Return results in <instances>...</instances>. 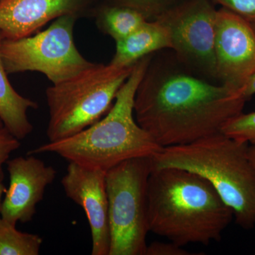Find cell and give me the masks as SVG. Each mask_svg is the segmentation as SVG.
<instances>
[{
    "label": "cell",
    "mask_w": 255,
    "mask_h": 255,
    "mask_svg": "<svg viewBox=\"0 0 255 255\" xmlns=\"http://www.w3.org/2000/svg\"><path fill=\"white\" fill-rule=\"evenodd\" d=\"M87 0H0V33L5 39L31 36L47 23L78 14Z\"/></svg>",
    "instance_id": "12"
},
{
    "label": "cell",
    "mask_w": 255,
    "mask_h": 255,
    "mask_svg": "<svg viewBox=\"0 0 255 255\" xmlns=\"http://www.w3.org/2000/svg\"><path fill=\"white\" fill-rule=\"evenodd\" d=\"M116 44L111 63L120 67L132 66L147 55L171 49L168 31L156 20L145 21L128 36L116 41Z\"/></svg>",
    "instance_id": "13"
},
{
    "label": "cell",
    "mask_w": 255,
    "mask_h": 255,
    "mask_svg": "<svg viewBox=\"0 0 255 255\" xmlns=\"http://www.w3.org/2000/svg\"><path fill=\"white\" fill-rule=\"evenodd\" d=\"M150 157L127 159L106 172L110 255H145L149 232L147 189Z\"/></svg>",
    "instance_id": "6"
},
{
    "label": "cell",
    "mask_w": 255,
    "mask_h": 255,
    "mask_svg": "<svg viewBox=\"0 0 255 255\" xmlns=\"http://www.w3.org/2000/svg\"><path fill=\"white\" fill-rule=\"evenodd\" d=\"M67 197L81 206L91 230L92 255H110L111 234L106 172L69 162L61 180Z\"/></svg>",
    "instance_id": "10"
},
{
    "label": "cell",
    "mask_w": 255,
    "mask_h": 255,
    "mask_svg": "<svg viewBox=\"0 0 255 255\" xmlns=\"http://www.w3.org/2000/svg\"><path fill=\"white\" fill-rule=\"evenodd\" d=\"M20 146V140L15 137L6 128H0V183H2L4 177L3 165L7 162L10 155L18 150Z\"/></svg>",
    "instance_id": "20"
},
{
    "label": "cell",
    "mask_w": 255,
    "mask_h": 255,
    "mask_svg": "<svg viewBox=\"0 0 255 255\" xmlns=\"http://www.w3.org/2000/svg\"><path fill=\"white\" fill-rule=\"evenodd\" d=\"M16 224L0 217V255H38L43 239L18 231Z\"/></svg>",
    "instance_id": "16"
},
{
    "label": "cell",
    "mask_w": 255,
    "mask_h": 255,
    "mask_svg": "<svg viewBox=\"0 0 255 255\" xmlns=\"http://www.w3.org/2000/svg\"><path fill=\"white\" fill-rule=\"evenodd\" d=\"M4 38L0 33V120L15 137L21 140L33 131L27 113L30 109L38 108V104L19 95L10 83L1 53Z\"/></svg>",
    "instance_id": "14"
},
{
    "label": "cell",
    "mask_w": 255,
    "mask_h": 255,
    "mask_svg": "<svg viewBox=\"0 0 255 255\" xmlns=\"http://www.w3.org/2000/svg\"><path fill=\"white\" fill-rule=\"evenodd\" d=\"M152 55L134 65L130 76L117 93L115 103L103 119L82 131L29 150L27 155L57 154L87 167L107 172L127 159L152 157L162 150L134 117V98Z\"/></svg>",
    "instance_id": "3"
},
{
    "label": "cell",
    "mask_w": 255,
    "mask_h": 255,
    "mask_svg": "<svg viewBox=\"0 0 255 255\" xmlns=\"http://www.w3.org/2000/svg\"><path fill=\"white\" fill-rule=\"evenodd\" d=\"M147 206L149 232L181 247L219 241L234 216L206 179L182 169H152Z\"/></svg>",
    "instance_id": "2"
},
{
    "label": "cell",
    "mask_w": 255,
    "mask_h": 255,
    "mask_svg": "<svg viewBox=\"0 0 255 255\" xmlns=\"http://www.w3.org/2000/svg\"><path fill=\"white\" fill-rule=\"evenodd\" d=\"M218 82L241 90L255 72V32L251 23L221 7L216 15Z\"/></svg>",
    "instance_id": "9"
},
{
    "label": "cell",
    "mask_w": 255,
    "mask_h": 255,
    "mask_svg": "<svg viewBox=\"0 0 255 255\" xmlns=\"http://www.w3.org/2000/svg\"><path fill=\"white\" fill-rule=\"evenodd\" d=\"M4 127V125H3L2 122L0 120V128Z\"/></svg>",
    "instance_id": "26"
},
{
    "label": "cell",
    "mask_w": 255,
    "mask_h": 255,
    "mask_svg": "<svg viewBox=\"0 0 255 255\" xmlns=\"http://www.w3.org/2000/svg\"><path fill=\"white\" fill-rule=\"evenodd\" d=\"M77 18L78 14L64 15L34 36L4 38L1 53L6 73L39 72L57 84L93 65L82 56L74 41Z\"/></svg>",
    "instance_id": "7"
},
{
    "label": "cell",
    "mask_w": 255,
    "mask_h": 255,
    "mask_svg": "<svg viewBox=\"0 0 255 255\" xmlns=\"http://www.w3.org/2000/svg\"><path fill=\"white\" fill-rule=\"evenodd\" d=\"M6 164L9 185L0 206L1 217L16 225L30 222L57 171L34 155L8 159Z\"/></svg>",
    "instance_id": "11"
},
{
    "label": "cell",
    "mask_w": 255,
    "mask_h": 255,
    "mask_svg": "<svg viewBox=\"0 0 255 255\" xmlns=\"http://www.w3.org/2000/svg\"><path fill=\"white\" fill-rule=\"evenodd\" d=\"M249 22L255 21V0H211Z\"/></svg>",
    "instance_id": "19"
},
{
    "label": "cell",
    "mask_w": 255,
    "mask_h": 255,
    "mask_svg": "<svg viewBox=\"0 0 255 255\" xmlns=\"http://www.w3.org/2000/svg\"><path fill=\"white\" fill-rule=\"evenodd\" d=\"M6 189L3 183H0V206H1V201H1V197H2L3 194H4Z\"/></svg>",
    "instance_id": "24"
},
{
    "label": "cell",
    "mask_w": 255,
    "mask_h": 255,
    "mask_svg": "<svg viewBox=\"0 0 255 255\" xmlns=\"http://www.w3.org/2000/svg\"><path fill=\"white\" fill-rule=\"evenodd\" d=\"M115 4L136 10L148 21H152L186 0H114Z\"/></svg>",
    "instance_id": "18"
},
{
    "label": "cell",
    "mask_w": 255,
    "mask_h": 255,
    "mask_svg": "<svg viewBox=\"0 0 255 255\" xmlns=\"http://www.w3.org/2000/svg\"><path fill=\"white\" fill-rule=\"evenodd\" d=\"M248 155H249L250 159L255 169V145H249Z\"/></svg>",
    "instance_id": "23"
},
{
    "label": "cell",
    "mask_w": 255,
    "mask_h": 255,
    "mask_svg": "<svg viewBox=\"0 0 255 255\" xmlns=\"http://www.w3.org/2000/svg\"><path fill=\"white\" fill-rule=\"evenodd\" d=\"M241 90L198 75L170 49L152 54L134 98V117L162 147L186 145L221 132L241 114Z\"/></svg>",
    "instance_id": "1"
},
{
    "label": "cell",
    "mask_w": 255,
    "mask_h": 255,
    "mask_svg": "<svg viewBox=\"0 0 255 255\" xmlns=\"http://www.w3.org/2000/svg\"><path fill=\"white\" fill-rule=\"evenodd\" d=\"M147 21L148 20L136 10L114 4L101 11L98 25L102 31L118 41L135 31Z\"/></svg>",
    "instance_id": "15"
},
{
    "label": "cell",
    "mask_w": 255,
    "mask_h": 255,
    "mask_svg": "<svg viewBox=\"0 0 255 255\" xmlns=\"http://www.w3.org/2000/svg\"><path fill=\"white\" fill-rule=\"evenodd\" d=\"M250 23H251L252 27H253V29H254V31L255 32V21H252V22H250Z\"/></svg>",
    "instance_id": "25"
},
{
    "label": "cell",
    "mask_w": 255,
    "mask_h": 255,
    "mask_svg": "<svg viewBox=\"0 0 255 255\" xmlns=\"http://www.w3.org/2000/svg\"><path fill=\"white\" fill-rule=\"evenodd\" d=\"M248 147L219 132L163 147L150 157L152 169H182L204 178L233 210L238 226L250 230L255 226V169Z\"/></svg>",
    "instance_id": "4"
},
{
    "label": "cell",
    "mask_w": 255,
    "mask_h": 255,
    "mask_svg": "<svg viewBox=\"0 0 255 255\" xmlns=\"http://www.w3.org/2000/svg\"><path fill=\"white\" fill-rule=\"evenodd\" d=\"M132 66L94 63L75 76L46 90L50 142L75 135L93 125L112 108Z\"/></svg>",
    "instance_id": "5"
},
{
    "label": "cell",
    "mask_w": 255,
    "mask_h": 255,
    "mask_svg": "<svg viewBox=\"0 0 255 255\" xmlns=\"http://www.w3.org/2000/svg\"><path fill=\"white\" fill-rule=\"evenodd\" d=\"M243 94L247 100H249L251 97L255 95V72L243 88Z\"/></svg>",
    "instance_id": "22"
},
{
    "label": "cell",
    "mask_w": 255,
    "mask_h": 255,
    "mask_svg": "<svg viewBox=\"0 0 255 255\" xmlns=\"http://www.w3.org/2000/svg\"><path fill=\"white\" fill-rule=\"evenodd\" d=\"M192 255L184 250L183 247L175 243L153 242L147 246L145 255Z\"/></svg>",
    "instance_id": "21"
},
{
    "label": "cell",
    "mask_w": 255,
    "mask_h": 255,
    "mask_svg": "<svg viewBox=\"0 0 255 255\" xmlns=\"http://www.w3.org/2000/svg\"><path fill=\"white\" fill-rule=\"evenodd\" d=\"M221 132L239 141L255 145V112H242L230 119L223 126Z\"/></svg>",
    "instance_id": "17"
},
{
    "label": "cell",
    "mask_w": 255,
    "mask_h": 255,
    "mask_svg": "<svg viewBox=\"0 0 255 255\" xmlns=\"http://www.w3.org/2000/svg\"><path fill=\"white\" fill-rule=\"evenodd\" d=\"M217 9L211 0H186L156 18L169 32L171 50L194 73L218 82L215 55Z\"/></svg>",
    "instance_id": "8"
}]
</instances>
